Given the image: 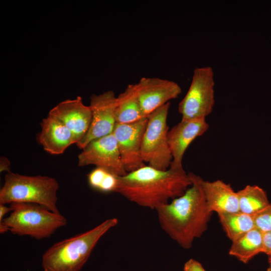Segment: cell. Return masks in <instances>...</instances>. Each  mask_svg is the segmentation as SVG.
<instances>
[{
    "label": "cell",
    "instance_id": "cell-1",
    "mask_svg": "<svg viewBox=\"0 0 271 271\" xmlns=\"http://www.w3.org/2000/svg\"><path fill=\"white\" fill-rule=\"evenodd\" d=\"M192 184L181 196L158 207L162 229L184 249L206 231L213 213L208 208L201 186L202 178L189 173Z\"/></svg>",
    "mask_w": 271,
    "mask_h": 271
},
{
    "label": "cell",
    "instance_id": "cell-2",
    "mask_svg": "<svg viewBox=\"0 0 271 271\" xmlns=\"http://www.w3.org/2000/svg\"><path fill=\"white\" fill-rule=\"evenodd\" d=\"M192 184L183 168L160 170L146 165L119 176L116 193L139 206L156 210L181 196Z\"/></svg>",
    "mask_w": 271,
    "mask_h": 271
},
{
    "label": "cell",
    "instance_id": "cell-3",
    "mask_svg": "<svg viewBox=\"0 0 271 271\" xmlns=\"http://www.w3.org/2000/svg\"><path fill=\"white\" fill-rule=\"evenodd\" d=\"M118 219L105 220L87 231L54 244L43 254L44 271H79L100 238L118 223Z\"/></svg>",
    "mask_w": 271,
    "mask_h": 271
},
{
    "label": "cell",
    "instance_id": "cell-4",
    "mask_svg": "<svg viewBox=\"0 0 271 271\" xmlns=\"http://www.w3.org/2000/svg\"><path fill=\"white\" fill-rule=\"evenodd\" d=\"M11 213L0 222V233L10 231L19 236H29L38 240L50 237L58 229L67 224V219L35 203L10 204Z\"/></svg>",
    "mask_w": 271,
    "mask_h": 271
},
{
    "label": "cell",
    "instance_id": "cell-5",
    "mask_svg": "<svg viewBox=\"0 0 271 271\" xmlns=\"http://www.w3.org/2000/svg\"><path fill=\"white\" fill-rule=\"evenodd\" d=\"M59 185L54 178L46 176H27L7 173L0 190V204L15 202L41 205L52 212L60 213L57 206V192Z\"/></svg>",
    "mask_w": 271,
    "mask_h": 271
},
{
    "label": "cell",
    "instance_id": "cell-6",
    "mask_svg": "<svg viewBox=\"0 0 271 271\" xmlns=\"http://www.w3.org/2000/svg\"><path fill=\"white\" fill-rule=\"evenodd\" d=\"M170 102L154 111L148 122L142 144V156L148 166L160 170L170 168L172 156L168 141L167 118Z\"/></svg>",
    "mask_w": 271,
    "mask_h": 271
},
{
    "label": "cell",
    "instance_id": "cell-7",
    "mask_svg": "<svg viewBox=\"0 0 271 271\" xmlns=\"http://www.w3.org/2000/svg\"><path fill=\"white\" fill-rule=\"evenodd\" d=\"M214 72L210 66L194 70L189 88L178 105L182 119L205 118L215 104Z\"/></svg>",
    "mask_w": 271,
    "mask_h": 271
},
{
    "label": "cell",
    "instance_id": "cell-8",
    "mask_svg": "<svg viewBox=\"0 0 271 271\" xmlns=\"http://www.w3.org/2000/svg\"><path fill=\"white\" fill-rule=\"evenodd\" d=\"M90 165L104 169L118 176L127 174L113 133L89 142L78 156V166Z\"/></svg>",
    "mask_w": 271,
    "mask_h": 271
},
{
    "label": "cell",
    "instance_id": "cell-9",
    "mask_svg": "<svg viewBox=\"0 0 271 271\" xmlns=\"http://www.w3.org/2000/svg\"><path fill=\"white\" fill-rule=\"evenodd\" d=\"M116 100L112 90L91 96L89 106L92 113L91 122L84 138L76 144L79 149L82 150L91 141L113 132L116 124Z\"/></svg>",
    "mask_w": 271,
    "mask_h": 271
},
{
    "label": "cell",
    "instance_id": "cell-10",
    "mask_svg": "<svg viewBox=\"0 0 271 271\" xmlns=\"http://www.w3.org/2000/svg\"><path fill=\"white\" fill-rule=\"evenodd\" d=\"M147 122L146 117L130 123H116L114 127L113 133L127 173L146 166L142 156V144Z\"/></svg>",
    "mask_w": 271,
    "mask_h": 271
},
{
    "label": "cell",
    "instance_id": "cell-11",
    "mask_svg": "<svg viewBox=\"0 0 271 271\" xmlns=\"http://www.w3.org/2000/svg\"><path fill=\"white\" fill-rule=\"evenodd\" d=\"M134 85L146 116L171 100L177 98L182 92L181 87L176 82L157 77H142Z\"/></svg>",
    "mask_w": 271,
    "mask_h": 271
},
{
    "label": "cell",
    "instance_id": "cell-12",
    "mask_svg": "<svg viewBox=\"0 0 271 271\" xmlns=\"http://www.w3.org/2000/svg\"><path fill=\"white\" fill-rule=\"evenodd\" d=\"M209 127L205 118L181 119L168 133V141L172 156L170 168H182L185 153L190 145L202 136Z\"/></svg>",
    "mask_w": 271,
    "mask_h": 271
},
{
    "label": "cell",
    "instance_id": "cell-13",
    "mask_svg": "<svg viewBox=\"0 0 271 271\" xmlns=\"http://www.w3.org/2000/svg\"><path fill=\"white\" fill-rule=\"evenodd\" d=\"M49 115L58 119L72 132L77 143L86 134L90 126L92 113L80 96L63 101L52 108Z\"/></svg>",
    "mask_w": 271,
    "mask_h": 271
},
{
    "label": "cell",
    "instance_id": "cell-14",
    "mask_svg": "<svg viewBox=\"0 0 271 271\" xmlns=\"http://www.w3.org/2000/svg\"><path fill=\"white\" fill-rule=\"evenodd\" d=\"M38 143L52 155H60L71 145L77 143L72 132L58 119L48 114L40 123Z\"/></svg>",
    "mask_w": 271,
    "mask_h": 271
},
{
    "label": "cell",
    "instance_id": "cell-15",
    "mask_svg": "<svg viewBox=\"0 0 271 271\" xmlns=\"http://www.w3.org/2000/svg\"><path fill=\"white\" fill-rule=\"evenodd\" d=\"M201 186L207 206L218 214L239 211L237 192L229 184L222 180H201Z\"/></svg>",
    "mask_w": 271,
    "mask_h": 271
},
{
    "label": "cell",
    "instance_id": "cell-16",
    "mask_svg": "<svg viewBox=\"0 0 271 271\" xmlns=\"http://www.w3.org/2000/svg\"><path fill=\"white\" fill-rule=\"evenodd\" d=\"M146 117L142 110L134 84H128L124 90L116 96V123H130Z\"/></svg>",
    "mask_w": 271,
    "mask_h": 271
},
{
    "label": "cell",
    "instance_id": "cell-17",
    "mask_svg": "<svg viewBox=\"0 0 271 271\" xmlns=\"http://www.w3.org/2000/svg\"><path fill=\"white\" fill-rule=\"evenodd\" d=\"M263 252V233L255 228L232 241L229 255L248 263L255 255Z\"/></svg>",
    "mask_w": 271,
    "mask_h": 271
},
{
    "label": "cell",
    "instance_id": "cell-18",
    "mask_svg": "<svg viewBox=\"0 0 271 271\" xmlns=\"http://www.w3.org/2000/svg\"><path fill=\"white\" fill-rule=\"evenodd\" d=\"M239 211L255 216L269 204L266 192L257 185H248L236 192Z\"/></svg>",
    "mask_w": 271,
    "mask_h": 271
},
{
    "label": "cell",
    "instance_id": "cell-19",
    "mask_svg": "<svg viewBox=\"0 0 271 271\" xmlns=\"http://www.w3.org/2000/svg\"><path fill=\"white\" fill-rule=\"evenodd\" d=\"M218 215L227 236L231 241L255 228L254 217L240 211Z\"/></svg>",
    "mask_w": 271,
    "mask_h": 271
},
{
    "label": "cell",
    "instance_id": "cell-20",
    "mask_svg": "<svg viewBox=\"0 0 271 271\" xmlns=\"http://www.w3.org/2000/svg\"><path fill=\"white\" fill-rule=\"evenodd\" d=\"M118 178V176L98 167H96L87 175L89 186L94 190L104 193L116 192Z\"/></svg>",
    "mask_w": 271,
    "mask_h": 271
},
{
    "label": "cell",
    "instance_id": "cell-21",
    "mask_svg": "<svg viewBox=\"0 0 271 271\" xmlns=\"http://www.w3.org/2000/svg\"><path fill=\"white\" fill-rule=\"evenodd\" d=\"M254 217L255 228L263 233L271 232V203Z\"/></svg>",
    "mask_w": 271,
    "mask_h": 271
},
{
    "label": "cell",
    "instance_id": "cell-22",
    "mask_svg": "<svg viewBox=\"0 0 271 271\" xmlns=\"http://www.w3.org/2000/svg\"><path fill=\"white\" fill-rule=\"evenodd\" d=\"M183 271H206L200 262L193 258L188 260L184 264Z\"/></svg>",
    "mask_w": 271,
    "mask_h": 271
},
{
    "label": "cell",
    "instance_id": "cell-23",
    "mask_svg": "<svg viewBox=\"0 0 271 271\" xmlns=\"http://www.w3.org/2000/svg\"><path fill=\"white\" fill-rule=\"evenodd\" d=\"M263 253L271 256V232L263 233Z\"/></svg>",
    "mask_w": 271,
    "mask_h": 271
},
{
    "label": "cell",
    "instance_id": "cell-24",
    "mask_svg": "<svg viewBox=\"0 0 271 271\" xmlns=\"http://www.w3.org/2000/svg\"><path fill=\"white\" fill-rule=\"evenodd\" d=\"M11 162L6 157L1 156L0 158V172H7L9 173L10 171Z\"/></svg>",
    "mask_w": 271,
    "mask_h": 271
},
{
    "label": "cell",
    "instance_id": "cell-25",
    "mask_svg": "<svg viewBox=\"0 0 271 271\" xmlns=\"http://www.w3.org/2000/svg\"><path fill=\"white\" fill-rule=\"evenodd\" d=\"M10 211H11L10 206L8 207L6 204H0V222L3 220L5 215Z\"/></svg>",
    "mask_w": 271,
    "mask_h": 271
},
{
    "label": "cell",
    "instance_id": "cell-26",
    "mask_svg": "<svg viewBox=\"0 0 271 271\" xmlns=\"http://www.w3.org/2000/svg\"><path fill=\"white\" fill-rule=\"evenodd\" d=\"M268 263H269V265H268V267L267 268L266 271H271V261L268 262Z\"/></svg>",
    "mask_w": 271,
    "mask_h": 271
},
{
    "label": "cell",
    "instance_id": "cell-27",
    "mask_svg": "<svg viewBox=\"0 0 271 271\" xmlns=\"http://www.w3.org/2000/svg\"><path fill=\"white\" fill-rule=\"evenodd\" d=\"M268 262L271 261V256H268Z\"/></svg>",
    "mask_w": 271,
    "mask_h": 271
}]
</instances>
